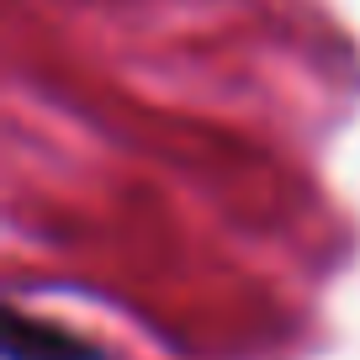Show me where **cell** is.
Here are the masks:
<instances>
[{
  "mask_svg": "<svg viewBox=\"0 0 360 360\" xmlns=\"http://www.w3.org/2000/svg\"><path fill=\"white\" fill-rule=\"evenodd\" d=\"M6 360H112V355L64 323L32 318L27 307H6Z\"/></svg>",
  "mask_w": 360,
  "mask_h": 360,
  "instance_id": "6da1fadb",
  "label": "cell"
}]
</instances>
